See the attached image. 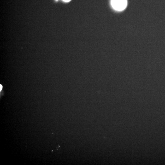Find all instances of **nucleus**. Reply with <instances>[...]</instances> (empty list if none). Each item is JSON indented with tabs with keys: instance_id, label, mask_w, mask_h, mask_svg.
<instances>
[{
	"instance_id": "3",
	"label": "nucleus",
	"mask_w": 165,
	"mask_h": 165,
	"mask_svg": "<svg viewBox=\"0 0 165 165\" xmlns=\"http://www.w3.org/2000/svg\"><path fill=\"white\" fill-rule=\"evenodd\" d=\"M0 91H1L2 88H3V87H2V86L1 85H0Z\"/></svg>"
},
{
	"instance_id": "2",
	"label": "nucleus",
	"mask_w": 165,
	"mask_h": 165,
	"mask_svg": "<svg viewBox=\"0 0 165 165\" xmlns=\"http://www.w3.org/2000/svg\"><path fill=\"white\" fill-rule=\"evenodd\" d=\"M63 1L64 2H69V1H70L71 0H63Z\"/></svg>"
},
{
	"instance_id": "1",
	"label": "nucleus",
	"mask_w": 165,
	"mask_h": 165,
	"mask_svg": "<svg viewBox=\"0 0 165 165\" xmlns=\"http://www.w3.org/2000/svg\"><path fill=\"white\" fill-rule=\"evenodd\" d=\"M111 5L116 10L122 11L126 7L127 0H111Z\"/></svg>"
}]
</instances>
